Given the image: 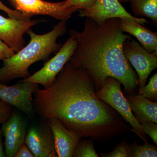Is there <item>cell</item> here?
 <instances>
[{
  "label": "cell",
  "mask_w": 157,
  "mask_h": 157,
  "mask_svg": "<svg viewBox=\"0 0 157 157\" xmlns=\"http://www.w3.org/2000/svg\"><path fill=\"white\" fill-rule=\"evenodd\" d=\"M27 124L22 116L13 111L2 127L5 138L4 145L6 156L13 157L24 143Z\"/></svg>",
  "instance_id": "11"
},
{
  "label": "cell",
  "mask_w": 157,
  "mask_h": 157,
  "mask_svg": "<svg viewBox=\"0 0 157 157\" xmlns=\"http://www.w3.org/2000/svg\"><path fill=\"white\" fill-rule=\"evenodd\" d=\"M96 95L100 100L115 109L125 121L131 125V131L138 135L144 143L147 142L142 125L137 121L131 110L122 92L121 83L117 79L110 76L107 77L102 87L96 92Z\"/></svg>",
  "instance_id": "4"
},
{
  "label": "cell",
  "mask_w": 157,
  "mask_h": 157,
  "mask_svg": "<svg viewBox=\"0 0 157 157\" xmlns=\"http://www.w3.org/2000/svg\"><path fill=\"white\" fill-rule=\"evenodd\" d=\"M119 18H109L101 24L86 17L82 32L70 31L77 46L69 62L82 69L92 79L96 90L101 89L108 77L117 79L128 94L135 91L138 79L124 56L123 45L131 39L119 27Z\"/></svg>",
  "instance_id": "2"
},
{
  "label": "cell",
  "mask_w": 157,
  "mask_h": 157,
  "mask_svg": "<svg viewBox=\"0 0 157 157\" xmlns=\"http://www.w3.org/2000/svg\"><path fill=\"white\" fill-rule=\"evenodd\" d=\"M0 10L6 12L10 18L14 19L28 20L26 17H25L21 13H20L15 10H12L9 9L8 7L5 6L0 0Z\"/></svg>",
  "instance_id": "25"
},
{
  "label": "cell",
  "mask_w": 157,
  "mask_h": 157,
  "mask_svg": "<svg viewBox=\"0 0 157 157\" xmlns=\"http://www.w3.org/2000/svg\"><path fill=\"white\" fill-rule=\"evenodd\" d=\"M24 143L35 157L57 156L53 134L48 125L31 127L26 134Z\"/></svg>",
  "instance_id": "12"
},
{
  "label": "cell",
  "mask_w": 157,
  "mask_h": 157,
  "mask_svg": "<svg viewBox=\"0 0 157 157\" xmlns=\"http://www.w3.org/2000/svg\"><path fill=\"white\" fill-rule=\"evenodd\" d=\"M123 52L138 74L140 87H143L150 74L157 67V55L148 52L132 38L124 42Z\"/></svg>",
  "instance_id": "7"
},
{
  "label": "cell",
  "mask_w": 157,
  "mask_h": 157,
  "mask_svg": "<svg viewBox=\"0 0 157 157\" xmlns=\"http://www.w3.org/2000/svg\"><path fill=\"white\" fill-rule=\"evenodd\" d=\"M13 112L12 106L0 100V124L7 121Z\"/></svg>",
  "instance_id": "23"
},
{
  "label": "cell",
  "mask_w": 157,
  "mask_h": 157,
  "mask_svg": "<svg viewBox=\"0 0 157 157\" xmlns=\"http://www.w3.org/2000/svg\"><path fill=\"white\" fill-rule=\"evenodd\" d=\"M131 8L135 15L150 18L157 27V0H131Z\"/></svg>",
  "instance_id": "16"
},
{
  "label": "cell",
  "mask_w": 157,
  "mask_h": 157,
  "mask_svg": "<svg viewBox=\"0 0 157 157\" xmlns=\"http://www.w3.org/2000/svg\"><path fill=\"white\" fill-rule=\"evenodd\" d=\"M42 20H22L6 18L0 14V39L17 52L25 46L23 36L31 27Z\"/></svg>",
  "instance_id": "10"
},
{
  "label": "cell",
  "mask_w": 157,
  "mask_h": 157,
  "mask_svg": "<svg viewBox=\"0 0 157 157\" xmlns=\"http://www.w3.org/2000/svg\"><path fill=\"white\" fill-rule=\"evenodd\" d=\"M131 110L137 121H151L157 124V103L148 98L137 95L127 97Z\"/></svg>",
  "instance_id": "15"
},
{
  "label": "cell",
  "mask_w": 157,
  "mask_h": 157,
  "mask_svg": "<svg viewBox=\"0 0 157 157\" xmlns=\"http://www.w3.org/2000/svg\"><path fill=\"white\" fill-rule=\"evenodd\" d=\"M144 132L151 138L154 143L157 145V124L151 121H143L140 123Z\"/></svg>",
  "instance_id": "22"
},
{
  "label": "cell",
  "mask_w": 157,
  "mask_h": 157,
  "mask_svg": "<svg viewBox=\"0 0 157 157\" xmlns=\"http://www.w3.org/2000/svg\"><path fill=\"white\" fill-rule=\"evenodd\" d=\"M38 88L37 83L21 81L11 86L0 83V100L32 118L35 115L32 94Z\"/></svg>",
  "instance_id": "8"
},
{
  "label": "cell",
  "mask_w": 157,
  "mask_h": 157,
  "mask_svg": "<svg viewBox=\"0 0 157 157\" xmlns=\"http://www.w3.org/2000/svg\"><path fill=\"white\" fill-rule=\"evenodd\" d=\"M48 120L47 125L53 134L57 156L73 157L81 136L76 132L67 129L58 119L52 118Z\"/></svg>",
  "instance_id": "13"
},
{
  "label": "cell",
  "mask_w": 157,
  "mask_h": 157,
  "mask_svg": "<svg viewBox=\"0 0 157 157\" xmlns=\"http://www.w3.org/2000/svg\"><path fill=\"white\" fill-rule=\"evenodd\" d=\"M138 94L141 95L149 100L157 101V73H155L150 78L148 84L146 86L140 87Z\"/></svg>",
  "instance_id": "19"
},
{
  "label": "cell",
  "mask_w": 157,
  "mask_h": 157,
  "mask_svg": "<svg viewBox=\"0 0 157 157\" xmlns=\"http://www.w3.org/2000/svg\"><path fill=\"white\" fill-rule=\"evenodd\" d=\"M94 139H83L78 141L76 146L73 157H98V155L95 149Z\"/></svg>",
  "instance_id": "18"
},
{
  "label": "cell",
  "mask_w": 157,
  "mask_h": 157,
  "mask_svg": "<svg viewBox=\"0 0 157 157\" xmlns=\"http://www.w3.org/2000/svg\"><path fill=\"white\" fill-rule=\"evenodd\" d=\"M50 86L38 89L33 101L38 113L55 118L82 138L104 141L130 128L120 114L96 95L88 73L67 62Z\"/></svg>",
  "instance_id": "1"
},
{
  "label": "cell",
  "mask_w": 157,
  "mask_h": 157,
  "mask_svg": "<svg viewBox=\"0 0 157 157\" xmlns=\"http://www.w3.org/2000/svg\"><path fill=\"white\" fill-rule=\"evenodd\" d=\"M15 10L21 13L27 19L34 15H48L67 21L72 14L79 10L75 7L66 8L64 2L53 3L44 0H9Z\"/></svg>",
  "instance_id": "6"
},
{
  "label": "cell",
  "mask_w": 157,
  "mask_h": 157,
  "mask_svg": "<svg viewBox=\"0 0 157 157\" xmlns=\"http://www.w3.org/2000/svg\"><path fill=\"white\" fill-rule=\"evenodd\" d=\"M77 40L70 36L55 56L44 64L42 69L21 81L42 85L45 88L51 86L59 73L73 55Z\"/></svg>",
  "instance_id": "5"
},
{
  "label": "cell",
  "mask_w": 157,
  "mask_h": 157,
  "mask_svg": "<svg viewBox=\"0 0 157 157\" xmlns=\"http://www.w3.org/2000/svg\"><path fill=\"white\" fill-rule=\"evenodd\" d=\"M118 25L123 32L136 37L144 48L157 55V32H152L139 23L128 18H119Z\"/></svg>",
  "instance_id": "14"
},
{
  "label": "cell",
  "mask_w": 157,
  "mask_h": 157,
  "mask_svg": "<svg viewBox=\"0 0 157 157\" xmlns=\"http://www.w3.org/2000/svg\"><path fill=\"white\" fill-rule=\"evenodd\" d=\"M129 157H157V147L154 144L148 142H145L143 145H139L135 141L129 145Z\"/></svg>",
  "instance_id": "17"
},
{
  "label": "cell",
  "mask_w": 157,
  "mask_h": 157,
  "mask_svg": "<svg viewBox=\"0 0 157 157\" xmlns=\"http://www.w3.org/2000/svg\"><path fill=\"white\" fill-rule=\"evenodd\" d=\"M97 0H66L64 6L66 8L75 7L79 11L89 9L95 3Z\"/></svg>",
  "instance_id": "21"
},
{
  "label": "cell",
  "mask_w": 157,
  "mask_h": 157,
  "mask_svg": "<svg viewBox=\"0 0 157 157\" xmlns=\"http://www.w3.org/2000/svg\"><path fill=\"white\" fill-rule=\"evenodd\" d=\"M14 157H35L33 154L27 146L25 143H24L21 146L15 154Z\"/></svg>",
  "instance_id": "26"
},
{
  "label": "cell",
  "mask_w": 157,
  "mask_h": 157,
  "mask_svg": "<svg viewBox=\"0 0 157 157\" xmlns=\"http://www.w3.org/2000/svg\"><path fill=\"white\" fill-rule=\"evenodd\" d=\"M131 0H118L120 3L126 2H130Z\"/></svg>",
  "instance_id": "28"
},
{
  "label": "cell",
  "mask_w": 157,
  "mask_h": 157,
  "mask_svg": "<svg viewBox=\"0 0 157 157\" xmlns=\"http://www.w3.org/2000/svg\"><path fill=\"white\" fill-rule=\"evenodd\" d=\"M78 16L91 18L99 24L114 17L132 20L143 25L149 23L144 18L135 17L130 14L118 0H97L89 9L79 11Z\"/></svg>",
  "instance_id": "9"
},
{
  "label": "cell",
  "mask_w": 157,
  "mask_h": 157,
  "mask_svg": "<svg viewBox=\"0 0 157 157\" xmlns=\"http://www.w3.org/2000/svg\"><path fill=\"white\" fill-rule=\"evenodd\" d=\"M15 53L8 44L0 39V60L9 58L14 55Z\"/></svg>",
  "instance_id": "24"
},
{
  "label": "cell",
  "mask_w": 157,
  "mask_h": 157,
  "mask_svg": "<svg viewBox=\"0 0 157 157\" xmlns=\"http://www.w3.org/2000/svg\"><path fill=\"white\" fill-rule=\"evenodd\" d=\"M67 31L66 21H61L52 30L42 35L34 33L31 29L26 33L30 37L29 44L13 56L3 60L0 68V83H8L17 78H25L31 76L29 68L36 62L45 60L51 54L58 51L62 45L58 38Z\"/></svg>",
  "instance_id": "3"
},
{
  "label": "cell",
  "mask_w": 157,
  "mask_h": 157,
  "mask_svg": "<svg viewBox=\"0 0 157 157\" xmlns=\"http://www.w3.org/2000/svg\"><path fill=\"white\" fill-rule=\"evenodd\" d=\"M101 154L104 157H129V145L124 140L118 144L112 151L107 153H102Z\"/></svg>",
  "instance_id": "20"
},
{
  "label": "cell",
  "mask_w": 157,
  "mask_h": 157,
  "mask_svg": "<svg viewBox=\"0 0 157 157\" xmlns=\"http://www.w3.org/2000/svg\"><path fill=\"white\" fill-rule=\"evenodd\" d=\"M3 132L2 129H0V157L6 156V153L4 149L2 141Z\"/></svg>",
  "instance_id": "27"
}]
</instances>
